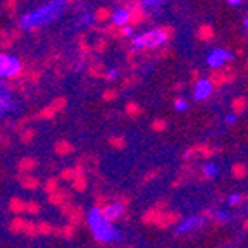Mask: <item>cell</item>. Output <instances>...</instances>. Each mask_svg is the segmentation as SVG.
<instances>
[{"mask_svg":"<svg viewBox=\"0 0 248 248\" xmlns=\"http://www.w3.org/2000/svg\"><path fill=\"white\" fill-rule=\"evenodd\" d=\"M67 7V0H50L45 5L28 12L19 19V26L23 30H35V28L45 26L48 23H54L59 19Z\"/></svg>","mask_w":248,"mask_h":248,"instance_id":"6da1fadb","label":"cell"},{"mask_svg":"<svg viewBox=\"0 0 248 248\" xmlns=\"http://www.w3.org/2000/svg\"><path fill=\"white\" fill-rule=\"evenodd\" d=\"M86 222L90 226L93 238L100 243H116V241L123 240V232L112 224L108 222L104 216H102V209L93 207L86 214Z\"/></svg>","mask_w":248,"mask_h":248,"instance_id":"7a4b0ae2","label":"cell"},{"mask_svg":"<svg viewBox=\"0 0 248 248\" xmlns=\"http://www.w3.org/2000/svg\"><path fill=\"white\" fill-rule=\"evenodd\" d=\"M169 40V33L164 28H154L141 35H136L133 38V48L135 50H145V48H159Z\"/></svg>","mask_w":248,"mask_h":248,"instance_id":"3957f363","label":"cell"},{"mask_svg":"<svg viewBox=\"0 0 248 248\" xmlns=\"http://www.w3.org/2000/svg\"><path fill=\"white\" fill-rule=\"evenodd\" d=\"M21 71V62L11 54H0V78L17 76Z\"/></svg>","mask_w":248,"mask_h":248,"instance_id":"277c9868","label":"cell"},{"mask_svg":"<svg viewBox=\"0 0 248 248\" xmlns=\"http://www.w3.org/2000/svg\"><path fill=\"white\" fill-rule=\"evenodd\" d=\"M234 59V54L231 50H226V48H214L209 55H207V64L209 67L214 69H219V67L226 66L228 62H231Z\"/></svg>","mask_w":248,"mask_h":248,"instance_id":"5b68a950","label":"cell"},{"mask_svg":"<svg viewBox=\"0 0 248 248\" xmlns=\"http://www.w3.org/2000/svg\"><path fill=\"white\" fill-rule=\"evenodd\" d=\"M214 92V83L209 78H200L193 86V97L197 102H203L212 95Z\"/></svg>","mask_w":248,"mask_h":248,"instance_id":"8992f818","label":"cell"},{"mask_svg":"<svg viewBox=\"0 0 248 248\" xmlns=\"http://www.w3.org/2000/svg\"><path fill=\"white\" fill-rule=\"evenodd\" d=\"M14 110H16V104H14V98H12L11 90L0 83V116H7V114L14 112Z\"/></svg>","mask_w":248,"mask_h":248,"instance_id":"52a82bcc","label":"cell"},{"mask_svg":"<svg viewBox=\"0 0 248 248\" xmlns=\"http://www.w3.org/2000/svg\"><path fill=\"white\" fill-rule=\"evenodd\" d=\"M129 21H131V9L128 7H119L112 12L110 16V23L116 24V26H128Z\"/></svg>","mask_w":248,"mask_h":248,"instance_id":"ba28073f","label":"cell"},{"mask_svg":"<svg viewBox=\"0 0 248 248\" xmlns=\"http://www.w3.org/2000/svg\"><path fill=\"white\" fill-rule=\"evenodd\" d=\"M123 214H124V205L119 203V202H114V203L107 205L105 209H102V216H104L108 222H114L116 219H119Z\"/></svg>","mask_w":248,"mask_h":248,"instance_id":"9c48e42d","label":"cell"},{"mask_svg":"<svg viewBox=\"0 0 248 248\" xmlns=\"http://www.w3.org/2000/svg\"><path fill=\"white\" fill-rule=\"evenodd\" d=\"M202 222H203V219H202V217L191 216V217H188V219H185V221H183L181 224L176 228V232H178V234H181V232H188V231H191L193 228H197V226H200Z\"/></svg>","mask_w":248,"mask_h":248,"instance_id":"30bf717a","label":"cell"},{"mask_svg":"<svg viewBox=\"0 0 248 248\" xmlns=\"http://www.w3.org/2000/svg\"><path fill=\"white\" fill-rule=\"evenodd\" d=\"M140 4L145 11H150V12H159V9L162 7L164 0H140Z\"/></svg>","mask_w":248,"mask_h":248,"instance_id":"8fae6325","label":"cell"},{"mask_svg":"<svg viewBox=\"0 0 248 248\" xmlns=\"http://www.w3.org/2000/svg\"><path fill=\"white\" fill-rule=\"evenodd\" d=\"M203 172H205L207 178H216V176L219 174V167L214 162H207L205 166H203Z\"/></svg>","mask_w":248,"mask_h":248,"instance_id":"7c38bea8","label":"cell"},{"mask_svg":"<svg viewBox=\"0 0 248 248\" xmlns=\"http://www.w3.org/2000/svg\"><path fill=\"white\" fill-rule=\"evenodd\" d=\"M93 23H95V17H93L92 12H83V14L79 16V24H81V26H92Z\"/></svg>","mask_w":248,"mask_h":248,"instance_id":"4fadbf2b","label":"cell"},{"mask_svg":"<svg viewBox=\"0 0 248 248\" xmlns=\"http://www.w3.org/2000/svg\"><path fill=\"white\" fill-rule=\"evenodd\" d=\"M174 108L178 110V112H183V110L188 108V102H186L185 98H178V100L174 102Z\"/></svg>","mask_w":248,"mask_h":248,"instance_id":"5bb4252c","label":"cell"},{"mask_svg":"<svg viewBox=\"0 0 248 248\" xmlns=\"http://www.w3.org/2000/svg\"><path fill=\"white\" fill-rule=\"evenodd\" d=\"M240 202H241L240 195H231V197L228 198V203H229V205H236V203H240Z\"/></svg>","mask_w":248,"mask_h":248,"instance_id":"9a60e30c","label":"cell"},{"mask_svg":"<svg viewBox=\"0 0 248 248\" xmlns=\"http://www.w3.org/2000/svg\"><path fill=\"white\" fill-rule=\"evenodd\" d=\"M236 119H238L236 114H228V116L224 117V121H226V123H228V124H232Z\"/></svg>","mask_w":248,"mask_h":248,"instance_id":"2e32d148","label":"cell"},{"mask_svg":"<svg viewBox=\"0 0 248 248\" xmlns=\"http://www.w3.org/2000/svg\"><path fill=\"white\" fill-rule=\"evenodd\" d=\"M123 35L124 36H133V28L129 26V24H128V26L123 28Z\"/></svg>","mask_w":248,"mask_h":248,"instance_id":"e0dca14e","label":"cell"},{"mask_svg":"<svg viewBox=\"0 0 248 248\" xmlns=\"http://www.w3.org/2000/svg\"><path fill=\"white\" fill-rule=\"evenodd\" d=\"M107 78H108V79H116V78H117V71L116 69H108L107 71Z\"/></svg>","mask_w":248,"mask_h":248,"instance_id":"ac0fdd59","label":"cell"},{"mask_svg":"<svg viewBox=\"0 0 248 248\" xmlns=\"http://www.w3.org/2000/svg\"><path fill=\"white\" fill-rule=\"evenodd\" d=\"M226 2H228L229 5H240L243 0H226Z\"/></svg>","mask_w":248,"mask_h":248,"instance_id":"d6986e66","label":"cell"},{"mask_svg":"<svg viewBox=\"0 0 248 248\" xmlns=\"http://www.w3.org/2000/svg\"><path fill=\"white\" fill-rule=\"evenodd\" d=\"M217 216L221 217V219H228V212H222V210H219V212H217Z\"/></svg>","mask_w":248,"mask_h":248,"instance_id":"ffe728a7","label":"cell"},{"mask_svg":"<svg viewBox=\"0 0 248 248\" xmlns=\"http://www.w3.org/2000/svg\"><path fill=\"white\" fill-rule=\"evenodd\" d=\"M245 30L248 31V16H247V17H245Z\"/></svg>","mask_w":248,"mask_h":248,"instance_id":"44dd1931","label":"cell"}]
</instances>
